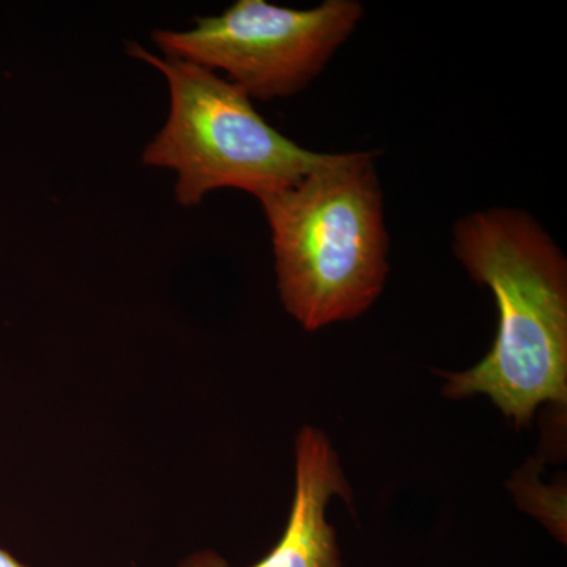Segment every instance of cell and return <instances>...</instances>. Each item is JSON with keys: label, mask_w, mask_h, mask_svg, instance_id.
Instances as JSON below:
<instances>
[{"label": "cell", "mask_w": 567, "mask_h": 567, "mask_svg": "<svg viewBox=\"0 0 567 567\" xmlns=\"http://www.w3.org/2000/svg\"><path fill=\"white\" fill-rule=\"evenodd\" d=\"M357 0H324L289 9L238 0L188 31H155L164 58L221 70L251 100L289 99L308 87L363 18Z\"/></svg>", "instance_id": "4"}, {"label": "cell", "mask_w": 567, "mask_h": 567, "mask_svg": "<svg viewBox=\"0 0 567 567\" xmlns=\"http://www.w3.org/2000/svg\"><path fill=\"white\" fill-rule=\"evenodd\" d=\"M453 248L494 293L498 331L480 364L446 375V394H486L517 425L547 402L565 405L567 260L557 241L529 213L494 207L458 219Z\"/></svg>", "instance_id": "1"}, {"label": "cell", "mask_w": 567, "mask_h": 567, "mask_svg": "<svg viewBox=\"0 0 567 567\" xmlns=\"http://www.w3.org/2000/svg\"><path fill=\"white\" fill-rule=\"evenodd\" d=\"M295 450V495L281 539L248 567H341L338 540L327 520L331 496L350 498L349 484L327 436L305 427ZM178 567H230L213 551H199Z\"/></svg>", "instance_id": "5"}, {"label": "cell", "mask_w": 567, "mask_h": 567, "mask_svg": "<svg viewBox=\"0 0 567 567\" xmlns=\"http://www.w3.org/2000/svg\"><path fill=\"white\" fill-rule=\"evenodd\" d=\"M128 54L166 78L169 115L142 153L145 166L177 174L175 197L196 207L215 189L260 197L300 182L331 153L301 147L274 128L234 82L196 63L164 59L132 43Z\"/></svg>", "instance_id": "3"}, {"label": "cell", "mask_w": 567, "mask_h": 567, "mask_svg": "<svg viewBox=\"0 0 567 567\" xmlns=\"http://www.w3.org/2000/svg\"><path fill=\"white\" fill-rule=\"evenodd\" d=\"M0 567H29L20 559L14 558L13 555L9 554L6 548L0 547Z\"/></svg>", "instance_id": "6"}, {"label": "cell", "mask_w": 567, "mask_h": 567, "mask_svg": "<svg viewBox=\"0 0 567 567\" xmlns=\"http://www.w3.org/2000/svg\"><path fill=\"white\" fill-rule=\"evenodd\" d=\"M286 311L309 331L364 315L385 287L390 237L374 152L331 153L260 197Z\"/></svg>", "instance_id": "2"}]
</instances>
